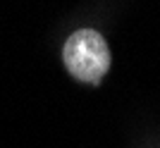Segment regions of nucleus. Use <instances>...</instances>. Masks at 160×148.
Returning a JSON list of instances; mask_svg holds the SVG:
<instances>
[{
	"instance_id": "1",
	"label": "nucleus",
	"mask_w": 160,
	"mask_h": 148,
	"mask_svg": "<svg viewBox=\"0 0 160 148\" xmlns=\"http://www.w3.org/2000/svg\"><path fill=\"white\" fill-rule=\"evenodd\" d=\"M65 67L81 84L96 86L110 69V48L105 38L93 29H79L67 38L62 48Z\"/></svg>"
}]
</instances>
